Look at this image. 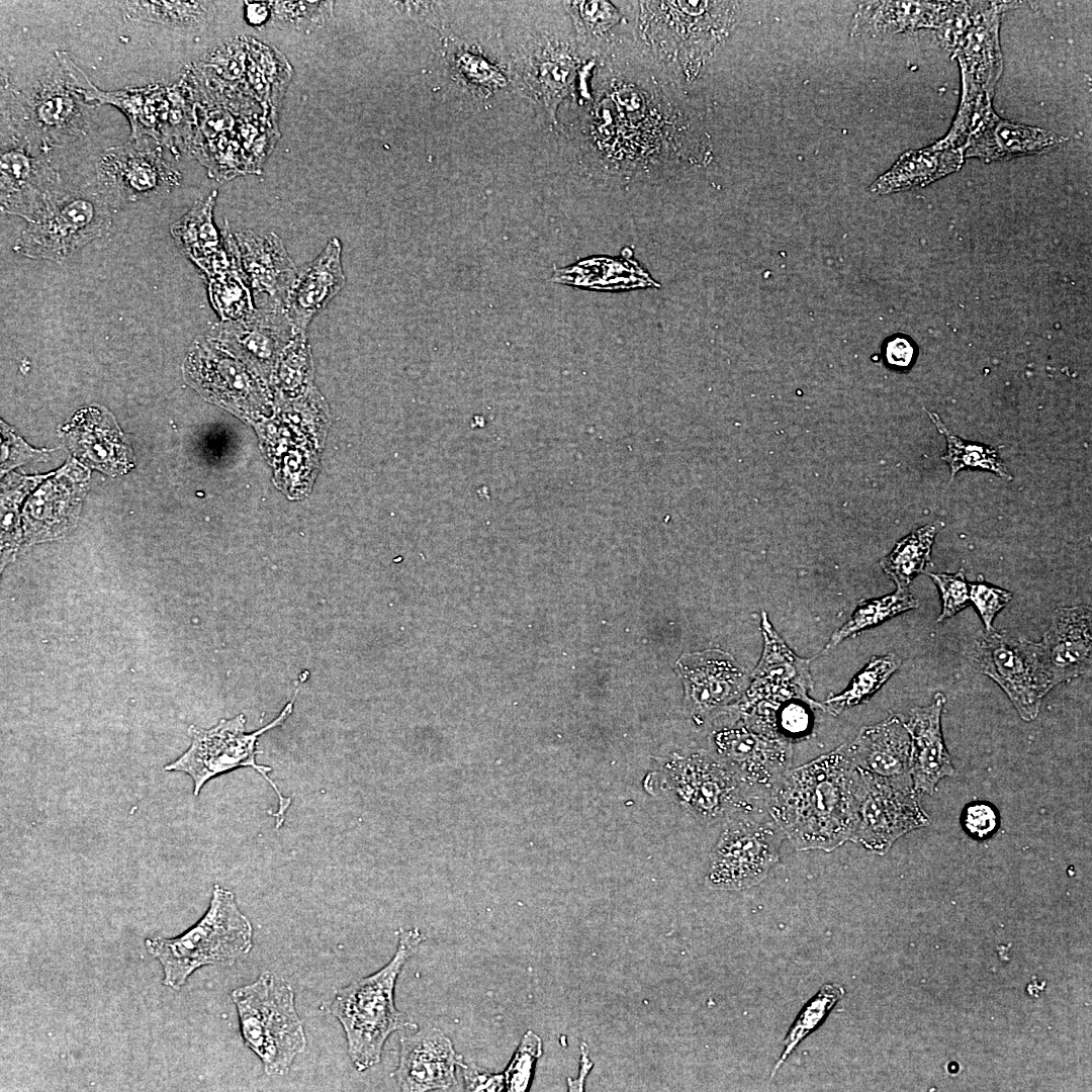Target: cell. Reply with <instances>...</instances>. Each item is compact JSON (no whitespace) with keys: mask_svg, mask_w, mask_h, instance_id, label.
<instances>
[{"mask_svg":"<svg viewBox=\"0 0 1092 1092\" xmlns=\"http://www.w3.org/2000/svg\"><path fill=\"white\" fill-rule=\"evenodd\" d=\"M856 780L842 744L788 769L767 792L765 809L797 850L830 852L850 841Z\"/></svg>","mask_w":1092,"mask_h":1092,"instance_id":"cell-1","label":"cell"},{"mask_svg":"<svg viewBox=\"0 0 1092 1092\" xmlns=\"http://www.w3.org/2000/svg\"><path fill=\"white\" fill-rule=\"evenodd\" d=\"M423 939V934L416 927L401 929L395 953L385 966L371 975L352 981L335 993L329 1011L344 1030L349 1058L358 1072H364L380 1062L384 1044L391 1033L417 1028L397 1010L394 989L403 966Z\"/></svg>","mask_w":1092,"mask_h":1092,"instance_id":"cell-2","label":"cell"},{"mask_svg":"<svg viewBox=\"0 0 1092 1092\" xmlns=\"http://www.w3.org/2000/svg\"><path fill=\"white\" fill-rule=\"evenodd\" d=\"M253 936L252 922L234 892L215 884L208 908L196 923L174 937H149L145 946L162 967L163 985L177 991L202 967H229L245 959Z\"/></svg>","mask_w":1092,"mask_h":1092,"instance_id":"cell-3","label":"cell"},{"mask_svg":"<svg viewBox=\"0 0 1092 1092\" xmlns=\"http://www.w3.org/2000/svg\"><path fill=\"white\" fill-rule=\"evenodd\" d=\"M231 999L243 1042L261 1061L264 1073L288 1074L307 1044L293 987L276 974L264 971L253 982L235 988Z\"/></svg>","mask_w":1092,"mask_h":1092,"instance_id":"cell-4","label":"cell"},{"mask_svg":"<svg viewBox=\"0 0 1092 1092\" xmlns=\"http://www.w3.org/2000/svg\"><path fill=\"white\" fill-rule=\"evenodd\" d=\"M643 39L668 66L694 79L729 33L736 3L719 1L641 2Z\"/></svg>","mask_w":1092,"mask_h":1092,"instance_id":"cell-5","label":"cell"},{"mask_svg":"<svg viewBox=\"0 0 1092 1092\" xmlns=\"http://www.w3.org/2000/svg\"><path fill=\"white\" fill-rule=\"evenodd\" d=\"M656 780L661 792L704 824H713L761 807L735 774L706 750L675 751L659 764ZM764 806V805H762Z\"/></svg>","mask_w":1092,"mask_h":1092,"instance_id":"cell-6","label":"cell"},{"mask_svg":"<svg viewBox=\"0 0 1092 1092\" xmlns=\"http://www.w3.org/2000/svg\"><path fill=\"white\" fill-rule=\"evenodd\" d=\"M112 224L110 202L99 189L62 185L22 231L13 249L31 258L62 263Z\"/></svg>","mask_w":1092,"mask_h":1092,"instance_id":"cell-7","label":"cell"},{"mask_svg":"<svg viewBox=\"0 0 1092 1092\" xmlns=\"http://www.w3.org/2000/svg\"><path fill=\"white\" fill-rule=\"evenodd\" d=\"M292 707L293 700L284 707L276 719L252 733L246 732V719L243 714L233 719H221L209 729L190 726L189 748L176 760L166 765L165 769L188 775L194 784L193 794L197 796L204 784L212 778L240 767H252L269 783L278 797L277 812L270 815L276 818V827L279 828L284 822L291 798L282 796L275 783L269 778L268 774L272 770L270 766L256 763V743L259 736L281 725L290 716Z\"/></svg>","mask_w":1092,"mask_h":1092,"instance_id":"cell-8","label":"cell"},{"mask_svg":"<svg viewBox=\"0 0 1092 1092\" xmlns=\"http://www.w3.org/2000/svg\"><path fill=\"white\" fill-rule=\"evenodd\" d=\"M760 629L763 636L761 658L743 696L731 708L739 715L740 722L752 730L777 737L775 716L784 704L798 700L824 706L809 697L811 660L799 657L789 648L765 612H761Z\"/></svg>","mask_w":1092,"mask_h":1092,"instance_id":"cell-9","label":"cell"},{"mask_svg":"<svg viewBox=\"0 0 1092 1092\" xmlns=\"http://www.w3.org/2000/svg\"><path fill=\"white\" fill-rule=\"evenodd\" d=\"M785 839L765 806L728 818L710 854L707 887L740 891L759 884L780 860Z\"/></svg>","mask_w":1092,"mask_h":1092,"instance_id":"cell-10","label":"cell"},{"mask_svg":"<svg viewBox=\"0 0 1092 1092\" xmlns=\"http://www.w3.org/2000/svg\"><path fill=\"white\" fill-rule=\"evenodd\" d=\"M920 795L911 778H884L857 768L850 841L886 854L898 839L930 823Z\"/></svg>","mask_w":1092,"mask_h":1092,"instance_id":"cell-11","label":"cell"},{"mask_svg":"<svg viewBox=\"0 0 1092 1092\" xmlns=\"http://www.w3.org/2000/svg\"><path fill=\"white\" fill-rule=\"evenodd\" d=\"M511 60L520 91L555 124L557 108L581 66L579 49L562 36L533 31L516 41Z\"/></svg>","mask_w":1092,"mask_h":1092,"instance_id":"cell-12","label":"cell"},{"mask_svg":"<svg viewBox=\"0 0 1092 1092\" xmlns=\"http://www.w3.org/2000/svg\"><path fill=\"white\" fill-rule=\"evenodd\" d=\"M973 659L982 673L1007 695L1019 717L1033 721L1042 699L1054 689L1036 642L1014 637L1005 630L985 631L975 642Z\"/></svg>","mask_w":1092,"mask_h":1092,"instance_id":"cell-13","label":"cell"},{"mask_svg":"<svg viewBox=\"0 0 1092 1092\" xmlns=\"http://www.w3.org/2000/svg\"><path fill=\"white\" fill-rule=\"evenodd\" d=\"M183 375L205 399L239 416H259L269 406L267 385L207 335L191 344Z\"/></svg>","mask_w":1092,"mask_h":1092,"instance_id":"cell-14","label":"cell"},{"mask_svg":"<svg viewBox=\"0 0 1092 1092\" xmlns=\"http://www.w3.org/2000/svg\"><path fill=\"white\" fill-rule=\"evenodd\" d=\"M98 189L110 203L165 193L180 175L163 158L157 141L145 136L107 149L97 165Z\"/></svg>","mask_w":1092,"mask_h":1092,"instance_id":"cell-15","label":"cell"},{"mask_svg":"<svg viewBox=\"0 0 1092 1092\" xmlns=\"http://www.w3.org/2000/svg\"><path fill=\"white\" fill-rule=\"evenodd\" d=\"M295 334L284 307L264 301L243 318L214 324L207 336L269 386L282 353Z\"/></svg>","mask_w":1092,"mask_h":1092,"instance_id":"cell-16","label":"cell"},{"mask_svg":"<svg viewBox=\"0 0 1092 1092\" xmlns=\"http://www.w3.org/2000/svg\"><path fill=\"white\" fill-rule=\"evenodd\" d=\"M710 742L711 752L763 801L792 763V742L756 732L741 722L715 730Z\"/></svg>","mask_w":1092,"mask_h":1092,"instance_id":"cell-17","label":"cell"},{"mask_svg":"<svg viewBox=\"0 0 1092 1092\" xmlns=\"http://www.w3.org/2000/svg\"><path fill=\"white\" fill-rule=\"evenodd\" d=\"M17 100L16 108L20 109L16 115L20 117L16 122H20V129L37 136L43 147L67 143L85 133L88 104L73 90L59 62L53 74L39 80L28 94L20 93Z\"/></svg>","mask_w":1092,"mask_h":1092,"instance_id":"cell-18","label":"cell"},{"mask_svg":"<svg viewBox=\"0 0 1092 1092\" xmlns=\"http://www.w3.org/2000/svg\"><path fill=\"white\" fill-rule=\"evenodd\" d=\"M677 665L685 685L686 709L698 725L737 703L749 684L744 668L719 649L686 654Z\"/></svg>","mask_w":1092,"mask_h":1092,"instance_id":"cell-19","label":"cell"},{"mask_svg":"<svg viewBox=\"0 0 1092 1092\" xmlns=\"http://www.w3.org/2000/svg\"><path fill=\"white\" fill-rule=\"evenodd\" d=\"M62 185L58 172L46 159L31 155L26 141L11 135L9 142H2L0 154L2 212L20 216L30 222Z\"/></svg>","mask_w":1092,"mask_h":1092,"instance_id":"cell-20","label":"cell"},{"mask_svg":"<svg viewBox=\"0 0 1092 1092\" xmlns=\"http://www.w3.org/2000/svg\"><path fill=\"white\" fill-rule=\"evenodd\" d=\"M465 1063L451 1039L439 1028L405 1033L399 1039V1059L391 1076L401 1091H450L456 1070Z\"/></svg>","mask_w":1092,"mask_h":1092,"instance_id":"cell-21","label":"cell"},{"mask_svg":"<svg viewBox=\"0 0 1092 1092\" xmlns=\"http://www.w3.org/2000/svg\"><path fill=\"white\" fill-rule=\"evenodd\" d=\"M56 57L71 87L87 104L91 103L93 106L110 104L119 108L130 122V140L148 136L159 142L171 110L168 91L165 87L156 84L117 91H103L92 84L67 53L56 52Z\"/></svg>","mask_w":1092,"mask_h":1092,"instance_id":"cell-22","label":"cell"},{"mask_svg":"<svg viewBox=\"0 0 1092 1092\" xmlns=\"http://www.w3.org/2000/svg\"><path fill=\"white\" fill-rule=\"evenodd\" d=\"M1091 623L1089 605L1054 610L1049 628L1036 642L1039 659L1054 688L1090 671Z\"/></svg>","mask_w":1092,"mask_h":1092,"instance_id":"cell-23","label":"cell"},{"mask_svg":"<svg viewBox=\"0 0 1092 1092\" xmlns=\"http://www.w3.org/2000/svg\"><path fill=\"white\" fill-rule=\"evenodd\" d=\"M216 196L214 190L205 198L196 200L170 229L177 245L206 278L241 264L238 244L228 222L221 233L214 224Z\"/></svg>","mask_w":1092,"mask_h":1092,"instance_id":"cell-24","label":"cell"},{"mask_svg":"<svg viewBox=\"0 0 1092 1092\" xmlns=\"http://www.w3.org/2000/svg\"><path fill=\"white\" fill-rule=\"evenodd\" d=\"M945 701L937 692L929 705L913 708L904 719L911 739L910 775L919 794L932 795L941 779L954 774L941 728Z\"/></svg>","mask_w":1092,"mask_h":1092,"instance_id":"cell-25","label":"cell"},{"mask_svg":"<svg viewBox=\"0 0 1092 1092\" xmlns=\"http://www.w3.org/2000/svg\"><path fill=\"white\" fill-rule=\"evenodd\" d=\"M346 283L342 267V244L332 238L323 251L297 276L287 294L284 310L295 333H306L312 318Z\"/></svg>","mask_w":1092,"mask_h":1092,"instance_id":"cell-26","label":"cell"},{"mask_svg":"<svg viewBox=\"0 0 1092 1092\" xmlns=\"http://www.w3.org/2000/svg\"><path fill=\"white\" fill-rule=\"evenodd\" d=\"M242 268L253 293L284 307L297 276L296 267L275 233L243 231L235 235Z\"/></svg>","mask_w":1092,"mask_h":1092,"instance_id":"cell-27","label":"cell"},{"mask_svg":"<svg viewBox=\"0 0 1092 1092\" xmlns=\"http://www.w3.org/2000/svg\"><path fill=\"white\" fill-rule=\"evenodd\" d=\"M66 432L69 447L88 465L111 475L132 466L131 451L106 410L91 406L79 411Z\"/></svg>","mask_w":1092,"mask_h":1092,"instance_id":"cell-28","label":"cell"},{"mask_svg":"<svg viewBox=\"0 0 1092 1092\" xmlns=\"http://www.w3.org/2000/svg\"><path fill=\"white\" fill-rule=\"evenodd\" d=\"M845 748L852 764L862 771L891 779L911 778V739L899 715L862 727Z\"/></svg>","mask_w":1092,"mask_h":1092,"instance_id":"cell-29","label":"cell"},{"mask_svg":"<svg viewBox=\"0 0 1092 1092\" xmlns=\"http://www.w3.org/2000/svg\"><path fill=\"white\" fill-rule=\"evenodd\" d=\"M549 280L580 289L611 292L660 287L631 255L584 258L567 267L554 269Z\"/></svg>","mask_w":1092,"mask_h":1092,"instance_id":"cell-30","label":"cell"},{"mask_svg":"<svg viewBox=\"0 0 1092 1092\" xmlns=\"http://www.w3.org/2000/svg\"><path fill=\"white\" fill-rule=\"evenodd\" d=\"M1063 139L1041 128L989 118L971 141L966 155L986 160L1010 159L1051 149Z\"/></svg>","mask_w":1092,"mask_h":1092,"instance_id":"cell-31","label":"cell"},{"mask_svg":"<svg viewBox=\"0 0 1092 1092\" xmlns=\"http://www.w3.org/2000/svg\"><path fill=\"white\" fill-rule=\"evenodd\" d=\"M962 162L961 154L952 149L909 151L871 185L870 191L884 195L922 187L957 171Z\"/></svg>","mask_w":1092,"mask_h":1092,"instance_id":"cell-32","label":"cell"},{"mask_svg":"<svg viewBox=\"0 0 1092 1092\" xmlns=\"http://www.w3.org/2000/svg\"><path fill=\"white\" fill-rule=\"evenodd\" d=\"M443 37L445 59L453 79L474 97L486 99L509 82L503 68L474 46L461 40L452 31Z\"/></svg>","mask_w":1092,"mask_h":1092,"instance_id":"cell-33","label":"cell"},{"mask_svg":"<svg viewBox=\"0 0 1092 1092\" xmlns=\"http://www.w3.org/2000/svg\"><path fill=\"white\" fill-rule=\"evenodd\" d=\"M949 5L917 2H873L860 5L853 18L852 34L896 32L930 25Z\"/></svg>","mask_w":1092,"mask_h":1092,"instance_id":"cell-34","label":"cell"},{"mask_svg":"<svg viewBox=\"0 0 1092 1092\" xmlns=\"http://www.w3.org/2000/svg\"><path fill=\"white\" fill-rule=\"evenodd\" d=\"M118 4L127 20L186 30L207 25L215 11L213 3L206 1L140 0Z\"/></svg>","mask_w":1092,"mask_h":1092,"instance_id":"cell-35","label":"cell"},{"mask_svg":"<svg viewBox=\"0 0 1092 1092\" xmlns=\"http://www.w3.org/2000/svg\"><path fill=\"white\" fill-rule=\"evenodd\" d=\"M942 527V522L935 521L915 529L880 561L882 569L898 589H908L913 579L926 571L934 539Z\"/></svg>","mask_w":1092,"mask_h":1092,"instance_id":"cell-36","label":"cell"},{"mask_svg":"<svg viewBox=\"0 0 1092 1092\" xmlns=\"http://www.w3.org/2000/svg\"><path fill=\"white\" fill-rule=\"evenodd\" d=\"M928 415L938 433L946 440V451L941 460L949 467L950 480L963 469L987 470L1006 480H1012V475L999 457L997 448L965 441L953 435L937 414L928 412Z\"/></svg>","mask_w":1092,"mask_h":1092,"instance_id":"cell-37","label":"cell"},{"mask_svg":"<svg viewBox=\"0 0 1092 1092\" xmlns=\"http://www.w3.org/2000/svg\"><path fill=\"white\" fill-rule=\"evenodd\" d=\"M918 600L909 589H896V592L857 604L850 618L832 634L825 649H831L847 637L874 628L891 618L918 608Z\"/></svg>","mask_w":1092,"mask_h":1092,"instance_id":"cell-38","label":"cell"},{"mask_svg":"<svg viewBox=\"0 0 1092 1092\" xmlns=\"http://www.w3.org/2000/svg\"><path fill=\"white\" fill-rule=\"evenodd\" d=\"M900 665L901 659L894 653L873 656L853 676L844 691L829 697L824 702V708L832 715H838L848 708L866 703L886 684Z\"/></svg>","mask_w":1092,"mask_h":1092,"instance_id":"cell-39","label":"cell"},{"mask_svg":"<svg viewBox=\"0 0 1092 1092\" xmlns=\"http://www.w3.org/2000/svg\"><path fill=\"white\" fill-rule=\"evenodd\" d=\"M207 280L209 301L221 322L243 318L256 309L253 291L242 264Z\"/></svg>","mask_w":1092,"mask_h":1092,"instance_id":"cell-40","label":"cell"},{"mask_svg":"<svg viewBox=\"0 0 1092 1092\" xmlns=\"http://www.w3.org/2000/svg\"><path fill=\"white\" fill-rule=\"evenodd\" d=\"M565 7L571 16L577 40L583 48L598 49L601 41L622 21V14L608 1H569Z\"/></svg>","mask_w":1092,"mask_h":1092,"instance_id":"cell-41","label":"cell"},{"mask_svg":"<svg viewBox=\"0 0 1092 1092\" xmlns=\"http://www.w3.org/2000/svg\"><path fill=\"white\" fill-rule=\"evenodd\" d=\"M844 989L839 984H824L803 1007L784 1039V1051L775 1065L772 1078L797 1045L814 1031L827 1017L831 1009L843 997Z\"/></svg>","mask_w":1092,"mask_h":1092,"instance_id":"cell-42","label":"cell"},{"mask_svg":"<svg viewBox=\"0 0 1092 1092\" xmlns=\"http://www.w3.org/2000/svg\"><path fill=\"white\" fill-rule=\"evenodd\" d=\"M311 379L312 364L306 333H296L282 353L271 385L285 396H292L309 391Z\"/></svg>","mask_w":1092,"mask_h":1092,"instance_id":"cell-43","label":"cell"},{"mask_svg":"<svg viewBox=\"0 0 1092 1092\" xmlns=\"http://www.w3.org/2000/svg\"><path fill=\"white\" fill-rule=\"evenodd\" d=\"M270 9L276 25L306 30L328 21L332 14V2L278 1L271 2Z\"/></svg>","mask_w":1092,"mask_h":1092,"instance_id":"cell-44","label":"cell"},{"mask_svg":"<svg viewBox=\"0 0 1092 1092\" xmlns=\"http://www.w3.org/2000/svg\"><path fill=\"white\" fill-rule=\"evenodd\" d=\"M993 28L979 27L972 32L965 48V60L979 80L990 84L998 73V53Z\"/></svg>","mask_w":1092,"mask_h":1092,"instance_id":"cell-45","label":"cell"},{"mask_svg":"<svg viewBox=\"0 0 1092 1092\" xmlns=\"http://www.w3.org/2000/svg\"><path fill=\"white\" fill-rule=\"evenodd\" d=\"M541 1054V1038L532 1030H528L524 1034L510 1064L503 1073L507 1091L521 1092L528 1089L535 1063Z\"/></svg>","mask_w":1092,"mask_h":1092,"instance_id":"cell-46","label":"cell"},{"mask_svg":"<svg viewBox=\"0 0 1092 1092\" xmlns=\"http://www.w3.org/2000/svg\"><path fill=\"white\" fill-rule=\"evenodd\" d=\"M936 585L941 600V611L936 619L942 622L966 609L970 604L969 582L964 568L954 573L928 572Z\"/></svg>","mask_w":1092,"mask_h":1092,"instance_id":"cell-47","label":"cell"},{"mask_svg":"<svg viewBox=\"0 0 1092 1092\" xmlns=\"http://www.w3.org/2000/svg\"><path fill=\"white\" fill-rule=\"evenodd\" d=\"M815 708L825 710L798 700L781 706L775 716L776 736L792 743L806 736L812 725V710Z\"/></svg>","mask_w":1092,"mask_h":1092,"instance_id":"cell-48","label":"cell"},{"mask_svg":"<svg viewBox=\"0 0 1092 1092\" xmlns=\"http://www.w3.org/2000/svg\"><path fill=\"white\" fill-rule=\"evenodd\" d=\"M1012 593L988 583L982 577L974 582H969L970 604L974 606L980 616L985 631L994 629L993 621L1012 600Z\"/></svg>","mask_w":1092,"mask_h":1092,"instance_id":"cell-49","label":"cell"},{"mask_svg":"<svg viewBox=\"0 0 1092 1092\" xmlns=\"http://www.w3.org/2000/svg\"><path fill=\"white\" fill-rule=\"evenodd\" d=\"M999 823L997 809L989 802H971L961 815L963 829L976 840L990 838L997 831Z\"/></svg>","mask_w":1092,"mask_h":1092,"instance_id":"cell-50","label":"cell"},{"mask_svg":"<svg viewBox=\"0 0 1092 1092\" xmlns=\"http://www.w3.org/2000/svg\"><path fill=\"white\" fill-rule=\"evenodd\" d=\"M395 8L410 18L431 26L444 36L451 32L448 19L440 2L401 1L393 2Z\"/></svg>","mask_w":1092,"mask_h":1092,"instance_id":"cell-51","label":"cell"},{"mask_svg":"<svg viewBox=\"0 0 1092 1092\" xmlns=\"http://www.w3.org/2000/svg\"><path fill=\"white\" fill-rule=\"evenodd\" d=\"M461 1069L465 1091H502L505 1088L504 1074L489 1072L475 1064H464Z\"/></svg>","mask_w":1092,"mask_h":1092,"instance_id":"cell-52","label":"cell"},{"mask_svg":"<svg viewBox=\"0 0 1092 1092\" xmlns=\"http://www.w3.org/2000/svg\"><path fill=\"white\" fill-rule=\"evenodd\" d=\"M915 350L911 342L904 337L890 339L884 349L887 364L893 368L903 369L911 365Z\"/></svg>","mask_w":1092,"mask_h":1092,"instance_id":"cell-53","label":"cell"},{"mask_svg":"<svg viewBox=\"0 0 1092 1092\" xmlns=\"http://www.w3.org/2000/svg\"><path fill=\"white\" fill-rule=\"evenodd\" d=\"M581 1064L582 1065H581V1069H580L579 1078L577 1080L573 1081V1082L568 1080V1087H569L570 1091H581L582 1090V1087H583L582 1081H583L584 1077L586 1076L587 1071L592 1068V1063H589V1059L587 1058V1048L585 1046L584 1043L581 1045Z\"/></svg>","mask_w":1092,"mask_h":1092,"instance_id":"cell-54","label":"cell"},{"mask_svg":"<svg viewBox=\"0 0 1092 1092\" xmlns=\"http://www.w3.org/2000/svg\"><path fill=\"white\" fill-rule=\"evenodd\" d=\"M249 4L250 5L247 6V12H249L248 17L250 21L254 22L255 24L263 22L268 16L270 5H268L267 2H257Z\"/></svg>","mask_w":1092,"mask_h":1092,"instance_id":"cell-55","label":"cell"}]
</instances>
